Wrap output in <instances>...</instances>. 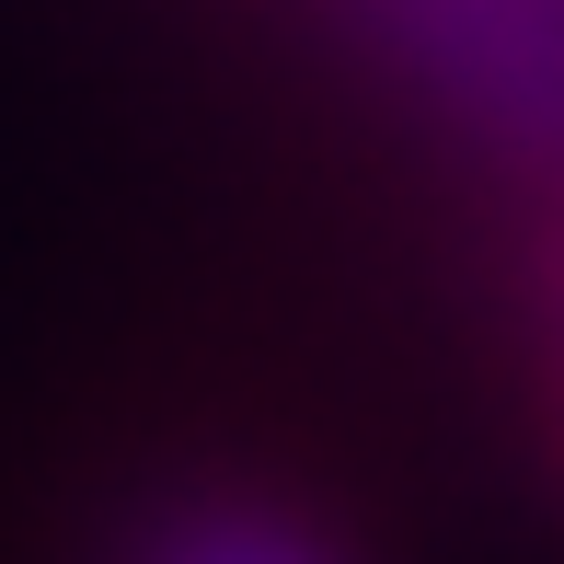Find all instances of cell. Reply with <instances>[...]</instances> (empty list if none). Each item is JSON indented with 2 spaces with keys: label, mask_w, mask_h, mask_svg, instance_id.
<instances>
[{
  "label": "cell",
  "mask_w": 564,
  "mask_h": 564,
  "mask_svg": "<svg viewBox=\"0 0 564 564\" xmlns=\"http://www.w3.org/2000/svg\"><path fill=\"white\" fill-rule=\"evenodd\" d=\"M150 564H335V553L312 530L265 519V507H196V519H173L150 542Z\"/></svg>",
  "instance_id": "obj_1"
}]
</instances>
